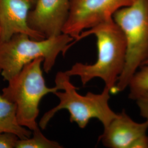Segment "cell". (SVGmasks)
Segmentation results:
<instances>
[{
    "instance_id": "1",
    "label": "cell",
    "mask_w": 148,
    "mask_h": 148,
    "mask_svg": "<svg viewBox=\"0 0 148 148\" xmlns=\"http://www.w3.org/2000/svg\"><path fill=\"white\" fill-rule=\"evenodd\" d=\"M92 35L97 38L98 57L95 63H76L65 73L70 77L79 76L83 86L95 78H100L111 93L124 68L126 40L121 30L113 19L82 32L77 42Z\"/></svg>"
},
{
    "instance_id": "2",
    "label": "cell",
    "mask_w": 148,
    "mask_h": 148,
    "mask_svg": "<svg viewBox=\"0 0 148 148\" xmlns=\"http://www.w3.org/2000/svg\"><path fill=\"white\" fill-rule=\"evenodd\" d=\"M74 40L63 33L41 40L32 39L25 34H14L8 40L0 42V74L8 82L25 65L38 58L44 59L43 69L48 73L59 54L64 56L73 46Z\"/></svg>"
},
{
    "instance_id": "3",
    "label": "cell",
    "mask_w": 148,
    "mask_h": 148,
    "mask_svg": "<svg viewBox=\"0 0 148 148\" xmlns=\"http://www.w3.org/2000/svg\"><path fill=\"white\" fill-rule=\"evenodd\" d=\"M70 77L65 72L59 71L56 75V85L62 90L54 93L58 98L59 103L43 115L39 122L40 127L45 129L57 112L66 109L70 113V122L76 123L80 128H85L93 118L98 119L104 128H106L117 116L109 104L110 90L105 86L99 94L88 92L86 95H81L70 82Z\"/></svg>"
},
{
    "instance_id": "4",
    "label": "cell",
    "mask_w": 148,
    "mask_h": 148,
    "mask_svg": "<svg viewBox=\"0 0 148 148\" xmlns=\"http://www.w3.org/2000/svg\"><path fill=\"white\" fill-rule=\"evenodd\" d=\"M113 20L123 32L126 54L123 71L112 93L128 87L133 76L148 61V0H135L113 16Z\"/></svg>"
},
{
    "instance_id": "5",
    "label": "cell",
    "mask_w": 148,
    "mask_h": 148,
    "mask_svg": "<svg viewBox=\"0 0 148 148\" xmlns=\"http://www.w3.org/2000/svg\"><path fill=\"white\" fill-rule=\"evenodd\" d=\"M43 61L42 58H38L25 65L2 90V96L15 104L19 123L32 131L38 127L36 119L41 100L48 94L59 90L56 85L46 86L41 69Z\"/></svg>"
},
{
    "instance_id": "6",
    "label": "cell",
    "mask_w": 148,
    "mask_h": 148,
    "mask_svg": "<svg viewBox=\"0 0 148 148\" xmlns=\"http://www.w3.org/2000/svg\"><path fill=\"white\" fill-rule=\"evenodd\" d=\"M135 0H70L69 13L62 32L77 42L85 30L113 19L115 13Z\"/></svg>"
},
{
    "instance_id": "7",
    "label": "cell",
    "mask_w": 148,
    "mask_h": 148,
    "mask_svg": "<svg viewBox=\"0 0 148 148\" xmlns=\"http://www.w3.org/2000/svg\"><path fill=\"white\" fill-rule=\"evenodd\" d=\"M70 0H37L30 11L27 24L46 38L61 35L67 20Z\"/></svg>"
},
{
    "instance_id": "8",
    "label": "cell",
    "mask_w": 148,
    "mask_h": 148,
    "mask_svg": "<svg viewBox=\"0 0 148 148\" xmlns=\"http://www.w3.org/2000/svg\"><path fill=\"white\" fill-rule=\"evenodd\" d=\"M37 0H0V42L22 33L32 39L46 38L29 27L27 17Z\"/></svg>"
},
{
    "instance_id": "9",
    "label": "cell",
    "mask_w": 148,
    "mask_h": 148,
    "mask_svg": "<svg viewBox=\"0 0 148 148\" xmlns=\"http://www.w3.org/2000/svg\"><path fill=\"white\" fill-rule=\"evenodd\" d=\"M148 129L147 122L134 121L123 110L104 128L99 140L107 148H130L136 139L147 134Z\"/></svg>"
},
{
    "instance_id": "10",
    "label": "cell",
    "mask_w": 148,
    "mask_h": 148,
    "mask_svg": "<svg viewBox=\"0 0 148 148\" xmlns=\"http://www.w3.org/2000/svg\"><path fill=\"white\" fill-rule=\"evenodd\" d=\"M10 132L19 139L30 137L31 130L21 126L17 120L14 104L0 95V133Z\"/></svg>"
},
{
    "instance_id": "11",
    "label": "cell",
    "mask_w": 148,
    "mask_h": 148,
    "mask_svg": "<svg viewBox=\"0 0 148 148\" xmlns=\"http://www.w3.org/2000/svg\"><path fill=\"white\" fill-rule=\"evenodd\" d=\"M32 137L26 139H19L16 148H63L57 142L48 139L40 129L37 127L32 131Z\"/></svg>"
},
{
    "instance_id": "12",
    "label": "cell",
    "mask_w": 148,
    "mask_h": 148,
    "mask_svg": "<svg viewBox=\"0 0 148 148\" xmlns=\"http://www.w3.org/2000/svg\"><path fill=\"white\" fill-rule=\"evenodd\" d=\"M128 87L130 89L129 98L133 100L142 93L148 92V64L139 68Z\"/></svg>"
},
{
    "instance_id": "13",
    "label": "cell",
    "mask_w": 148,
    "mask_h": 148,
    "mask_svg": "<svg viewBox=\"0 0 148 148\" xmlns=\"http://www.w3.org/2000/svg\"><path fill=\"white\" fill-rule=\"evenodd\" d=\"M19 138L14 133H0V148H16Z\"/></svg>"
},
{
    "instance_id": "14",
    "label": "cell",
    "mask_w": 148,
    "mask_h": 148,
    "mask_svg": "<svg viewBox=\"0 0 148 148\" xmlns=\"http://www.w3.org/2000/svg\"><path fill=\"white\" fill-rule=\"evenodd\" d=\"M134 100L136 101L140 115L148 123V92L138 95Z\"/></svg>"
},
{
    "instance_id": "15",
    "label": "cell",
    "mask_w": 148,
    "mask_h": 148,
    "mask_svg": "<svg viewBox=\"0 0 148 148\" xmlns=\"http://www.w3.org/2000/svg\"><path fill=\"white\" fill-rule=\"evenodd\" d=\"M130 148H148V136L147 134L138 138L131 145Z\"/></svg>"
},
{
    "instance_id": "16",
    "label": "cell",
    "mask_w": 148,
    "mask_h": 148,
    "mask_svg": "<svg viewBox=\"0 0 148 148\" xmlns=\"http://www.w3.org/2000/svg\"><path fill=\"white\" fill-rule=\"evenodd\" d=\"M148 62H147V63H146V64H145V65H148Z\"/></svg>"
}]
</instances>
